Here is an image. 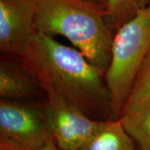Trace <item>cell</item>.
Here are the masks:
<instances>
[{"label":"cell","instance_id":"1","mask_svg":"<svg viewBox=\"0 0 150 150\" xmlns=\"http://www.w3.org/2000/svg\"><path fill=\"white\" fill-rule=\"evenodd\" d=\"M20 59L46 96L62 98L93 118L110 120L105 74L78 49L37 32Z\"/></svg>","mask_w":150,"mask_h":150},{"label":"cell","instance_id":"2","mask_svg":"<svg viewBox=\"0 0 150 150\" xmlns=\"http://www.w3.org/2000/svg\"><path fill=\"white\" fill-rule=\"evenodd\" d=\"M36 29L67 38L106 74L116 31L108 20L105 5L93 0H41L37 6Z\"/></svg>","mask_w":150,"mask_h":150},{"label":"cell","instance_id":"3","mask_svg":"<svg viewBox=\"0 0 150 150\" xmlns=\"http://www.w3.org/2000/svg\"><path fill=\"white\" fill-rule=\"evenodd\" d=\"M150 48V4L116 30L105 79L110 120L120 118L135 77Z\"/></svg>","mask_w":150,"mask_h":150},{"label":"cell","instance_id":"4","mask_svg":"<svg viewBox=\"0 0 150 150\" xmlns=\"http://www.w3.org/2000/svg\"><path fill=\"white\" fill-rule=\"evenodd\" d=\"M51 139L43 105L1 98L0 140L24 150H38Z\"/></svg>","mask_w":150,"mask_h":150},{"label":"cell","instance_id":"5","mask_svg":"<svg viewBox=\"0 0 150 150\" xmlns=\"http://www.w3.org/2000/svg\"><path fill=\"white\" fill-rule=\"evenodd\" d=\"M43 106L48 131L61 150H79L107 121L91 118L59 98L47 97Z\"/></svg>","mask_w":150,"mask_h":150},{"label":"cell","instance_id":"6","mask_svg":"<svg viewBox=\"0 0 150 150\" xmlns=\"http://www.w3.org/2000/svg\"><path fill=\"white\" fill-rule=\"evenodd\" d=\"M38 4L33 0H0V49L21 57L36 34Z\"/></svg>","mask_w":150,"mask_h":150},{"label":"cell","instance_id":"7","mask_svg":"<svg viewBox=\"0 0 150 150\" xmlns=\"http://www.w3.org/2000/svg\"><path fill=\"white\" fill-rule=\"evenodd\" d=\"M43 90L23 64L1 61L0 96L1 98L21 100L37 96Z\"/></svg>","mask_w":150,"mask_h":150},{"label":"cell","instance_id":"8","mask_svg":"<svg viewBox=\"0 0 150 150\" xmlns=\"http://www.w3.org/2000/svg\"><path fill=\"white\" fill-rule=\"evenodd\" d=\"M119 118L138 150H150V99L126 105Z\"/></svg>","mask_w":150,"mask_h":150},{"label":"cell","instance_id":"9","mask_svg":"<svg viewBox=\"0 0 150 150\" xmlns=\"http://www.w3.org/2000/svg\"><path fill=\"white\" fill-rule=\"evenodd\" d=\"M79 150H138L120 118L107 120L102 129Z\"/></svg>","mask_w":150,"mask_h":150},{"label":"cell","instance_id":"10","mask_svg":"<svg viewBox=\"0 0 150 150\" xmlns=\"http://www.w3.org/2000/svg\"><path fill=\"white\" fill-rule=\"evenodd\" d=\"M149 4L150 0H106L108 20L116 31Z\"/></svg>","mask_w":150,"mask_h":150},{"label":"cell","instance_id":"11","mask_svg":"<svg viewBox=\"0 0 150 150\" xmlns=\"http://www.w3.org/2000/svg\"><path fill=\"white\" fill-rule=\"evenodd\" d=\"M148 99H150V48L135 77L124 107L131 103Z\"/></svg>","mask_w":150,"mask_h":150},{"label":"cell","instance_id":"12","mask_svg":"<svg viewBox=\"0 0 150 150\" xmlns=\"http://www.w3.org/2000/svg\"><path fill=\"white\" fill-rule=\"evenodd\" d=\"M0 150H24L15 146V145L12 144L8 142H6L4 140H0Z\"/></svg>","mask_w":150,"mask_h":150},{"label":"cell","instance_id":"13","mask_svg":"<svg viewBox=\"0 0 150 150\" xmlns=\"http://www.w3.org/2000/svg\"><path fill=\"white\" fill-rule=\"evenodd\" d=\"M38 150H61V149L57 147V145H56V144L54 143V139H53V138H52L51 139L48 140V142L46 144H45V146H43L42 149H38Z\"/></svg>","mask_w":150,"mask_h":150},{"label":"cell","instance_id":"14","mask_svg":"<svg viewBox=\"0 0 150 150\" xmlns=\"http://www.w3.org/2000/svg\"><path fill=\"white\" fill-rule=\"evenodd\" d=\"M93 1H96L98 4H101L103 5L106 6V0H93Z\"/></svg>","mask_w":150,"mask_h":150},{"label":"cell","instance_id":"15","mask_svg":"<svg viewBox=\"0 0 150 150\" xmlns=\"http://www.w3.org/2000/svg\"><path fill=\"white\" fill-rule=\"evenodd\" d=\"M33 1H34V2H36L37 4H38V3H39V2H40L41 0H33Z\"/></svg>","mask_w":150,"mask_h":150}]
</instances>
